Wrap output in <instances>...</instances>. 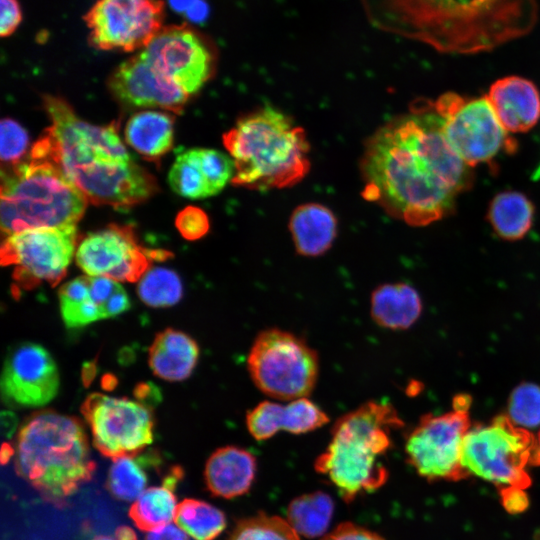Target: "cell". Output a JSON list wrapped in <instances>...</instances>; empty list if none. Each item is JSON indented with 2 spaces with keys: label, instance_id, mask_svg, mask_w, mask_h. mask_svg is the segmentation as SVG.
I'll list each match as a JSON object with an SVG mask.
<instances>
[{
  "label": "cell",
  "instance_id": "34",
  "mask_svg": "<svg viewBox=\"0 0 540 540\" xmlns=\"http://www.w3.org/2000/svg\"><path fill=\"white\" fill-rule=\"evenodd\" d=\"M227 540H300V537L287 520L261 513L240 520Z\"/></svg>",
  "mask_w": 540,
  "mask_h": 540
},
{
  "label": "cell",
  "instance_id": "45",
  "mask_svg": "<svg viewBox=\"0 0 540 540\" xmlns=\"http://www.w3.org/2000/svg\"><path fill=\"white\" fill-rule=\"evenodd\" d=\"M198 0H168L170 7L179 13H185Z\"/></svg>",
  "mask_w": 540,
  "mask_h": 540
},
{
  "label": "cell",
  "instance_id": "29",
  "mask_svg": "<svg viewBox=\"0 0 540 540\" xmlns=\"http://www.w3.org/2000/svg\"><path fill=\"white\" fill-rule=\"evenodd\" d=\"M176 487L163 483L145 489L129 509V516L142 531H153L175 520Z\"/></svg>",
  "mask_w": 540,
  "mask_h": 540
},
{
  "label": "cell",
  "instance_id": "6",
  "mask_svg": "<svg viewBox=\"0 0 540 540\" xmlns=\"http://www.w3.org/2000/svg\"><path fill=\"white\" fill-rule=\"evenodd\" d=\"M402 424L390 403L372 400L360 405L335 422L315 470L328 478L347 503L376 491L388 479L383 458L391 446V430Z\"/></svg>",
  "mask_w": 540,
  "mask_h": 540
},
{
  "label": "cell",
  "instance_id": "14",
  "mask_svg": "<svg viewBox=\"0 0 540 540\" xmlns=\"http://www.w3.org/2000/svg\"><path fill=\"white\" fill-rule=\"evenodd\" d=\"M100 50L145 48L163 28L162 0H98L83 17Z\"/></svg>",
  "mask_w": 540,
  "mask_h": 540
},
{
  "label": "cell",
  "instance_id": "44",
  "mask_svg": "<svg viewBox=\"0 0 540 540\" xmlns=\"http://www.w3.org/2000/svg\"><path fill=\"white\" fill-rule=\"evenodd\" d=\"M207 14V4L202 0H198L185 12L186 17L193 22L203 21L206 18Z\"/></svg>",
  "mask_w": 540,
  "mask_h": 540
},
{
  "label": "cell",
  "instance_id": "30",
  "mask_svg": "<svg viewBox=\"0 0 540 540\" xmlns=\"http://www.w3.org/2000/svg\"><path fill=\"white\" fill-rule=\"evenodd\" d=\"M60 313L67 328H80L103 319L90 294L89 276H80L63 284L58 293Z\"/></svg>",
  "mask_w": 540,
  "mask_h": 540
},
{
  "label": "cell",
  "instance_id": "1",
  "mask_svg": "<svg viewBox=\"0 0 540 540\" xmlns=\"http://www.w3.org/2000/svg\"><path fill=\"white\" fill-rule=\"evenodd\" d=\"M361 172L363 197L411 226L448 216L473 181L431 102L381 126L367 142Z\"/></svg>",
  "mask_w": 540,
  "mask_h": 540
},
{
  "label": "cell",
  "instance_id": "5",
  "mask_svg": "<svg viewBox=\"0 0 540 540\" xmlns=\"http://www.w3.org/2000/svg\"><path fill=\"white\" fill-rule=\"evenodd\" d=\"M14 454L17 473L43 499L60 506L92 479L96 467L81 422L53 411L26 419Z\"/></svg>",
  "mask_w": 540,
  "mask_h": 540
},
{
  "label": "cell",
  "instance_id": "11",
  "mask_svg": "<svg viewBox=\"0 0 540 540\" xmlns=\"http://www.w3.org/2000/svg\"><path fill=\"white\" fill-rule=\"evenodd\" d=\"M470 403L468 395H458L452 411L422 417L409 433L405 453L408 463L420 476L430 481H456L467 476L462 466V451L471 427Z\"/></svg>",
  "mask_w": 540,
  "mask_h": 540
},
{
  "label": "cell",
  "instance_id": "33",
  "mask_svg": "<svg viewBox=\"0 0 540 540\" xmlns=\"http://www.w3.org/2000/svg\"><path fill=\"white\" fill-rule=\"evenodd\" d=\"M171 189L178 195L196 200L212 196L202 170L197 148L179 154L168 174Z\"/></svg>",
  "mask_w": 540,
  "mask_h": 540
},
{
  "label": "cell",
  "instance_id": "36",
  "mask_svg": "<svg viewBox=\"0 0 540 540\" xmlns=\"http://www.w3.org/2000/svg\"><path fill=\"white\" fill-rule=\"evenodd\" d=\"M90 294L99 306L103 319L116 317L130 308L129 297L116 280L89 276Z\"/></svg>",
  "mask_w": 540,
  "mask_h": 540
},
{
  "label": "cell",
  "instance_id": "28",
  "mask_svg": "<svg viewBox=\"0 0 540 540\" xmlns=\"http://www.w3.org/2000/svg\"><path fill=\"white\" fill-rule=\"evenodd\" d=\"M332 498L322 492L303 494L292 500L287 509V521L306 538L323 535L333 516Z\"/></svg>",
  "mask_w": 540,
  "mask_h": 540
},
{
  "label": "cell",
  "instance_id": "21",
  "mask_svg": "<svg viewBox=\"0 0 540 540\" xmlns=\"http://www.w3.org/2000/svg\"><path fill=\"white\" fill-rule=\"evenodd\" d=\"M256 471L257 460L250 451L229 445L210 455L204 478L212 495L231 499L250 490Z\"/></svg>",
  "mask_w": 540,
  "mask_h": 540
},
{
  "label": "cell",
  "instance_id": "13",
  "mask_svg": "<svg viewBox=\"0 0 540 540\" xmlns=\"http://www.w3.org/2000/svg\"><path fill=\"white\" fill-rule=\"evenodd\" d=\"M81 411L95 448L105 457L134 456L153 442L152 413L140 402L93 393Z\"/></svg>",
  "mask_w": 540,
  "mask_h": 540
},
{
  "label": "cell",
  "instance_id": "48",
  "mask_svg": "<svg viewBox=\"0 0 540 540\" xmlns=\"http://www.w3.org/2000/svg\"><path fill=\"white\" fill-rule=\"evenodd\" d=\"M93 540H114V539L109 536L100 535V536L95 537Z\"/></svg>",
  "mask_w": 540,
  "mask_h": 540
},
{
  "label": "cell",
  "instance_id": "38",
  "mask_svg": "<svg viewBox=\"0 0 540 540\" xmlns=\"http://www.w3.org/2000/svg\"><path fill=\"white\" fill-rule=\"evenodd\" d=\"M0 157L3 166H13L22 161L29 138L26 130L16 121L5 118L0 124Z\"/></svg>",
  "mask_w": 540,
  "mask_h": 540
},
{
  "label": "cell",
  "instance_id": "26",
  "mask_svg": "<svg viewBox=\"0 0 540 540\" xmlns=\"http://www.w3.org/2000/svg\"><path fill=\"white\" fill-rule=\"evenodd\" d=\"M534 215L533 202L522 192L512 190L496 194L487 211L493 231L508 241L522 239L531 229Z\"/></svg>",
  "mask_w": 540,
  "mask_h": 540
},
{
  "label": "cell",
  "instance_id": "10",
  "mask_svg": "<svg viewBox=\"0 0 540 540\" xmlns=\"http://www.w3.org/2000/svg\"><path fill=\"white\" fill-rule=\"evenodd\" d=\"M431 103L441 118L447 142L469 167L516 150L514 139L501 125L486 95L466 97L446 92Z\"/></svg>",
  "mask_w": 540,
  "mask_h": 540
},
{
  "label": "cell",
  "instance_id": "37",
  "mask_svg": "<svg viewBox=\"0 0 540 540\" xmlns=\"http://www.w3.org/2000/svg\"><path fill=\"white\" fill-rule=\"evenodd\" d=\"M199 161L212 196L218 194L235 176V163L229 154L209 148H197Z\"/></svg>",
  "mask_w": 540,
  "mask_h": 540
},
{
  "label": "cell",
  "instance_id": "41",
  "mask_svg": "<svg viewBox=\"0 0 540 540\" xmlns=\"http://www.w3.org/2000/svg\"><path fill=\"white\" fill-rule=\"evenodd\" d=\"M22 21V11L18 0H1L0 35L10 36Z\"/></svg>",
  "mask_w": 540,
  "mask_h": 540
},
{
  "label": "cell",
  "instance_id": "31",
  "mask_svg": "<svg viewBox=\"0 0 540 540\" xmlns=\"http://www.w3.org/2000/svg\"><path fill=\"white\" fill-rule=\"evenodd\" d=\"M175 522L195 540H214L226 527V516L217 507L193 498L177 506Z\"/></svg>",
  "mask_w": 540,
  "mask_h": 540
},
{
  "label": "cell",
  "instance_id": "35",
  "mask_svg": "<svg viewBox=\"0 0 540 540\" xmlns=\"http://www.w3.org/2000/svg\"><path fill=\"white\" fill-rule=\"evenodd\" d=\"M508 418L517 426L532 429L540 426V386L522 383L511 393Z\"/></svg>",
  "mask_w": 540,
  "mask_h": 540
},
{
  "label": "cell",
  "instance_id": "25",
  "mask_svg": "<svg viewBox=\"0 0 540 540\" xmlns=\"http://www.w3.org/2000/svg\"><path fill=\"white\" fill-rule=\"evenodd\" d=\"M126 143L142 157L158 161L173 145L174 119L162 111H140L127 121Z\"/></svg>",
  "mask_w": 540,
  "mask_h": 540
},
{
  "label": "cell",
  "instance_id": "9",
  "mask_svg": "<svg viewBox=\"0 0 540 540\" xmlns=\"http://www.w3.org/2000/svg\"><path fill=\"white\" fill-rule=\"evenodd\" d=\"M535 437L515 425L507 415L487 425L470 427L463 444L462 466L473 475L501 488L530 485L526 471L531 463Z\"/></svg>",
  "mask_w": 540,
  "mask_h": 540
},
{
  "label": "cell",
  "instance_id": "15",
  "mask_svg": "<svg viewBox=\"0 0 540 540\" xmlns=\"http://www.w3.org/2000/svg\"><path fill=\"white\" fill-rule=\"evenodd\" d=\"M162 255L168 253L140 246L130 227L111 224L88 233L78 244L75 259L87 276L138 282L151 261Z\"/></svg>",
  "mask_w": 540,
  "mask_h": 540
},
{
  "label": "cell",
  "instance_id": "18",
  "mask_svg": "<svg viewBox=\"0 0 540 540\" xmlns=\"http://www.w3.org/2000/svg\"><path fill=\"white\" fill-rule=\"evenodd\" d=\"M108 85L113 95L126 105L162 108L174 113L182 111L189 96L141 52L121 63L113 71Z\"/></svg>",
  "mask_w": 540,
  "mask_h": 540
},
{
  "label": "cell",
  "instance_id": "43",
  "mask_svg": "<svg viewBox=\"0 0 540 540\" xmlns=\"http://www.w3.org/2000/svg\"><path fill=\"white\" fill-rule=\"evenodd\" d=\"M145 540H188V537L178 525L167 524L150 531Z\"/></svg>",
  "mask_w": 540,
  "mask_h": 540
},
{
  "label": "cell",
  "instance_id": "22",
  "mask_svg": "<svg viewBox=\"0 0 540 540\" xmlns=\"http://www.w3.org/2000/svg\"><path fill=\"white\" fill-rule=\"evenodd\" d=\"M199 358V347L188 334L168 328L156 335L149 348L148 363L154 375L166 381L187 379Z\"/></svg>",
  "mask_w": 540,
  "mask_h": 540
},
{
  "label": "cell",
  "instance_id": "12",
  "mask_svg": "<svg viewBox=\"0 0 540 540\" xmlns=\"http://www.w3.org/2000/svg\"><path fill=\"white\" fill-rule=\"evenodd\" d=\"M76 225L37 228L5 237L1 263L13 268V278L23 288L58 284L76 253Z\"/></svg>",
  "mask_w": 540,
  "mask_h": 540
},
{
  "label": "cell",
  "instance_id": "4",
  "mask_svg": "<svg viewBox=\"0 0 540 540\" xmlns=\"http://www.w3.org/2000/svg\"><path fill=\"white\" fill-rule=\"evenodd\" d=\"M235 163L234 186L266 191L291 187L309 171V143L304 130L283 112L260 108L223 135Z\"/></svg>",
  "mask_w": 540,
  "mask_h": 540
},
{
  "label": "cell",
  "instance_id": "23",
  "mask_svg": "<svg viewBox=\"0 0 540 540\" xmlns=\"http://www.w3.org/2000/svg\"><path fill=\"white\" fill-rule=\"evenodd\" d=\"M289 230L296 251L307 257L324 254L337 235V219L326 206L318 203L299 205L291 214Z\"/></svg>",
  "mask_w": 540,
  "mask_h": 540
},
{
  "label": "cell",
  "instance_id": "32",
  "mask_svg": "<svg viewBox=\"0 0 540 540\" xmlns=\"http://www.w3.org/2000/svg\"><path fill=\"white\" fill-rule=\"evenodd\" d=\"M137 283L139 298L153 308L174 306L183 296L179 275L166 267H150Z\"/></svg>",
  "mask_w": 540,
  "mask_h": 540
},
{
  "label": "cell",
  "instance_id": "17",
  "mask_svg": "<svg viewBox=\"0 0 540 540\" xmlns=\"http://www.w3.org/2000/svg\"><path fill=\"white\" fill-rule=\"evenodd\" d=\"M59 386L57 365L43 346L22 342L9 349L0 380L2 400L7 406H45L55 398Z\"/></svg>",
  "mask_w": 540,
  "mask_h": 540
},
{
  "label": "cell",
  "instance_id": "8",
  "mask_svg": "<svg viewBox=\"0 0 540 540\" xmlns=\"http://www.w3.org/2000/svg\"><path fill=\"white\" fill-rule=\"evenodd\" d=\"M247 366L255 386L282 401L308 396L319 374L316 351L302 338L278 328L266 329L256 336Z\"/></svg>",
  "mask_w": 540,
  "mask_h": 540
},
{
  "label": "cell",
  "instance_id": "46",
  "mask_svg": "<svg viewBox=\"0 0 540 540\" xmlns=\"http://www.w3.org/2000/svg\"><path fill=\"white\" fill-rule=\"evenodd\" d=\"M116 540H137L134 530L128 526H120L115 531Z\"/></svg>",
  "mask_w": 540,
  "mask_h": 540
},
{
  "label": "cell",
  "instance_id": "24",
  "mask_svg": "<svg viewBox=\"0 0 540 540\" xmlns=\"http://www.w3.org/2000/svg\"><path fill=\"white\" fill-rule=\"evenodd\" d=\"M370 307L371 317L377 325L401 330L409 328L419 318L422 303L413 287L399 282L375 288Z\"/></svg>",
  "mask_w": 540,
  "mask_h": 540
},
{
  "label": "cell",
  "instance_id": "7",
  "mask_svg": "<svg viewBox=\"0 0 540 540\" xmlns=\"http://www.w3.org/2000/svg\"><path fill=\"white\" fill-rule=\"evenodd\" d=\"M87 202L49 161L29 156L2 170L1 229L6 236L29 229L76 225Z\"/></svg>",
  "mask_w": 540,
  "mask_h": 540
},
{
  "label": "cell",
  "instance_id": "27",
  "mask_svg": "<svg viewBox=\"0 0 540 540\" xmlns=\"http://www.w3.org/2000/svg\"><path fill=\"white\" fill-rule=\"evenodd\" d=\"M160 464L161 458L154 451L116 458L109 469L107 489L118 500L137 499L147 485V470L159 468Z\"/></svg>",
  "mask_w": 540,
  "mask_h": 540
},
{
  "label": "cell",
  "instance_id": "40",
  "mask_svg": "<svg viewBox=\"0 0 540 540\" xmlns=\"http://www.w3.org/2000/svg\"><path fill=\"white\" fill-rule=\"evenodd\" d=\"M321 540H385L379 534L351 522L339 524Z\"/></svg>",
  "mask_w": 540,
  "mask_h": 540
},
{
  "label": "cell",
  "instance_id": "47",
  "mask_svg": "<svg viewBox=\"0 0 540 540\" xmlns=\"http://www.w3.org/2000/svg\"><path fill=\"white\" fill-rule=\"evenodd\" d=\"M530 464L540 466V429L535 437Z\"/></svg>",
  "mask_w": 540,
  "mask_h": 540
},
{
  "label": "cell",
  "instance_id": "16",
  "mask_svg": "<svg viewBox=\"0 0 540 540\" xmlns=\"http://www.w3.org/2000/svg\"><path fill=\"white\" fill-rule=\"evenodd\" d=\"M141 53L188 95L198 92L213 71L209 46L185 25L163 27Z\"/></svg>",
  "mask_w": 540,
  "mask_h": 540
},
{
  "label": "cell",
  "instance_id": "19",
  "mask_svg": "<svg viewBox=\"0 0 540 540\" xmlns=\"http://www.w3.org/2000/svg\"><path fill=\"white\" fill-rule=\"evenodd\" d=\"M328 421L327 414L306 397L291 400L285 405L262 401L246 415L247 429L258 441L267 440L281 430L304 434L324 426Z\"/></svg>",
  "mask_w": 540,
  "mask_h": 540
},
{
  "label": "cell",
  "instance_id": "2",
  "mask_svg": "<svg viewBox=\"0 0 540 540\" xmlns=\"http://www.w3.org/2000/svg\"><path fill=\"white\" fill-rule=\"evenodd\" d=\"M377 30L425 44L439 53L490 52L530 34L538 0H359Z\"/></svg>",
  "mask_w": 540,
  "mask_h": 540
},
{
  "label": "cell",
  "instance_id": "42",
  "mask_svg": "<svg viewBox=\"0 0 540 540\" xmlns=\"http://www.w3.org/2000/svg\"><path fill=\"white\" fill-rule=\"evenodd\" d=\"M500 496L503 507L511 514L523 512L529 505L525 489L520 487L501 488Z\"/></svg>",
  "mask_w": 540,
  "mask_h": 540
},
{
  "label": "cell",
  "instance_id": "39",
  "mask_svg": "<svg viewBox=\"0 0 540 540\" xmlns=\"http://www.w3.org/2000/svg\"><path fill=\"white\" fill-rule=\"evenodd\" d=\"M175 224L180 234L188 240L199 239L209 230L207 214L194 206H188L179 212Z\"/></svg>",
  "mask_w": 540,
  "mask_h": 540
},
{
  "label": "cell",
  "instance_id": "3",
  "mask_svg": "<svg viewBox=\"0 0 540 540\" xmlns=\"http://www.w3.org/2000/svg\"><path fill=\"white\" fill-rule=\"evenodd\" d=\"M43 102L51 125L30 157L52 163L95 205L127 208L157 191L154 177L127 151L117 124L88 123L59 97L47 95Z\"/></svg>",
  "mask_w": 540,
  "mask_h": 540
},
{
  "label": "cell",
  "instance_id": "20",
  "mask_svg": "<svg viewBox=\"0 0 540 540\" xmlns=\"http://www.w3.org/2000/svg\"><path fill=\"white\" fill-rule=\"evenodd\" d=\"M486 96L509 134L525 133L540 120V91L525 77H501L491 84Z\"/></svg>",
  "mask_w": 540,
  "mask_h": 540
}]
</instances>
